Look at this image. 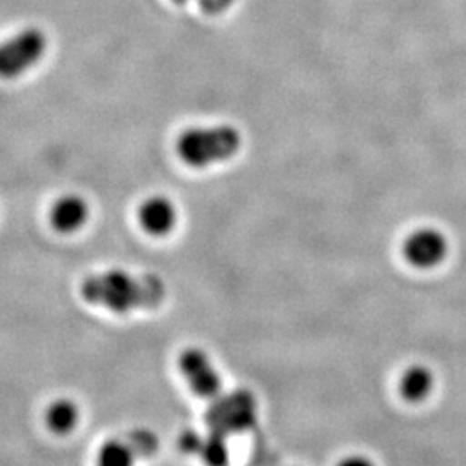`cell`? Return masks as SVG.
<instances>
[{
    "instance_id": "12",
    "label": "cell",
    "mask_w": 466,
    "mask_h": 466,
    "mask_svg": "<svg viewBox=\"0 0 466 466\" xmlns=\"http://www.w3.org/2000/svg\"><path fill=\"white\" fill-rule=\"evenodd\" d=\"M130 446L134 448L137 456H149L157 450V439L146 431H137L130 437Z\"/></svg>"
},
{
    "instance_id": "7",
    "label": "cell",
    "mask_w": 466,
    "mask_h": 466,
    "mask_svg": "<svg viewBox=\"0 0 466 466\" xmlns=\"http://www.w3.org/2000/svg\"><path fill=\"white\" fill-rule=\"evenodd\" d=\"M90 217V208L86 200L80 196L69 194L52 206L50 223L54 230L59 233H75L82 230Z\"/></svg>"
},
{
    "instance_id": "15",
    "label": "cell",
    "mask_w": 466,
    "mask_h": 466,
    "mask_svg": "<svg viewBox=\"0 0 466 466\" xmlns=\"http://www.w3.org/2000/svg\"><path fill=\"white\" fill-rule=\"evenodd\" d=\"M173 2H177V4H185L187 0H173Z\"/></svg>"
},
{
    "instance_id": "8",
    "label": "cell",
    "mask_w": 466,
    "mask_h": 466,
    "mask_svg": "<svg viewBox=\"0 0 466 466\" xmlns=\"http://www.w3.org/2000/svg\"><path fill=\"white\" fill-rule=\"evenodd\" d=\"M400 398L411 404H418L432 394L435 387L433 371L425 365H411L402 371L400 379Z\"/></svg>"
},
{
    "instance_id": "6",
    "label": "cell",
    "mask_w": 466,
    "mask_h": 466,
    "mask_svg": "<svg viewBox=\"0 0 466 466\" xmlns=\"http://www.w3.org/2000/svg\"><path fill=\"white\" fill-rule=\"evenodd\" d=\"M137 218L144 232L152 237H165L175 230L178 211L175 202L165 196H152L140 204Z\"/></svg>"
},
{
    "instance_id": "2",
    "label": "cell",
    "mask_w": 466,
    "mask_h": 466,
    "mask_svg": "<svg viewBox=\"0 0 466 466\" xmlns=\"http://www.w3.org/2000/svg\"><path fill=\"white\" fill-rule=\"evenodd\" d=\"M242 147V135L230 125L188 128L177 140V152L185 165L208 167L228 161Z\"/></svg>"
},
{
    "instance_id": "13",
    "label": "cell",
    "mask_w": 466,
    "mask_h": 466,
    "mask_svg": "<svg viewBox=\"0 0 466 466\" xmlns=\"http://www.w3.org/2000/svg\"><path fill=\"white\" fill-rule=\"evenodd\" d=\"M198 2H199L200 9L211 16H218V15L228 11L233 4V0H198Z\"/></svg>"
},
{
    "instance_id": "5",
    "label": "cell",
    "mask_w": 466,
    "mask_h": 466,
    "mask_svg": "<svg viewBox=\"0 0 466 466\" xmlns=\"http://www.w3.org/2000/svg\"><path fill=\"white\" fill-rule=\"evenodd\" d=\"M185 382L199 398H215L221 389V377L209 356L199 348H188L178 358Z\"/></svg>"
},
{
    "instance_id": "10",
    "label": "cell",
    "mask_w": 466,
    "mask_h": 466,
    "mask_svg": "<svg viewBox=\"0 0 466 466\" xmlns=\"http://www.w3.org/2000/svg\"><path fill=\"white\" fill-rule=\"evenodd\" d=\"M135 458L137 454L130 442L111 439L100 446L96 463L97 466H134Z\"/></svg>"
},
{
    "instance_id": "11",
    "label": "cell",
    "mask_w": 466,
    "mask_h": 466,
    "mask_svg": "<svg viewBox=\"0 0 466 466\" xmlns=\"http://www.w3.org/2000/svg\"><path fill=\"white\" fill-rule=\"evenodd\" d=\"M198 450L208 466H227L228 463V451L223 442V437L218 433L206 442L200 441Z\"/></svg>"
},
{
    "instance_id": "4",
    "label": "cell",
    "mask_w": 466,
    "mask_h": 466,
    "mask_svg": "<svg viewBox=\"0 0 466 466\" xmlns=\"http://www.w3.org/2000/svg\"><path fill=\"white\" fill-rule=\"evenodd\" d=\"M448 250L450 244L446 235L432 227L418 228L402 242V258L418 269L439 267L446 259Z\"/></svg>"
},
{
    "instance_id": "3",
    "label": "cell",
    "mask_w": 466,
    "mask_h": 466,
    "mask_svg": "<svg viewBox=\"0 0 466 466\" xmlns=\"http://www.w3.org/2000/svg\"><path fill=\"white\" fill-rule=\"evenodd\" d=\"M47 49V36L38 28H26L0 44V78H17L34 67Z\"/></svg>"
},
{
    "instance_id": "1",
    "label": "cell",
    "mask_w": 466,
    "mask_h": 466,
    "mask_svg": "<svg viewBox=\"0 0 466 466\" xmlns=\"http://www.w3.org/2000/svg\"><path fill=\"white\" fill-rule=\"evenodd\" d=\"M82 296L92 304L123 315L135 308L156 304L161 298V285L156 280L135 279L121 269H109L86 277L82 283Z\"/></svg>"
},
{
    "instance_id": "9",
    "label": "cell",
    "mask_w": 466,
    "mask_h": 466,
    "mask_svg": "<svg viewBox=\"0 0 466 466\" xmlns=\"http://www.w3.org/2000/svg\"><path fill=\"white\" fill-rule=\"evenodd\" d=\"M80 423V406L69 398L52 400L46 410V425L50 432L67 435Z\"/></svg>"
},
{
    "instance_id": "14",
    "label": "cell",
    "mask_w": 466,
    "mask_h": 466,
    "mask_svg": "<svg viewBox=\"0 0 466 466\" xmlns=\"http://www.w3.org/2000/svg\"><path fill=\"white\" fill-rule=\"evenodd\" d=\"M337 466H375L371 460H368L367 456H361V454H350L342 458Z\"/></svg>"
}]
</instances>
